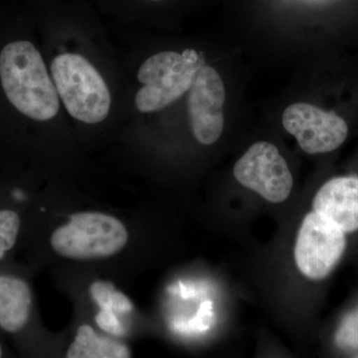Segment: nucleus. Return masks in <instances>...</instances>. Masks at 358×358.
<instances>
[{
    "label": "nucleus",
    "instance_id": "nucleus-4",
    "mask_svg": "<svg viewBox=\"0 0 358 358\" xmlns=\"http://www.w3.org/2000/svg\"><path fill=\"white\" fill-rule=\"evenodd\" d=\"M128 240V230L119 219L100 212H79L54 231L50 242L58 255L86 261L114 256Z\"/></svg>",
    "mask_w": 358,
    "mask_h": 358
},
{
    "label": "nucleus",
    "instance_id": "nucleus-16",
    "mask_svg": "<svg viewBox=\"0 0 358 358\" xmlns=\"http://www.w3.org/2000/svg\"><path fill=\"white\" fill-rule=\"evenodd\" d=\"M3 357V348H2L1 343H0V357Z\"/></svg>",
    "mask_w": 358,
    "mask_h": 358
},
{
    "label": "nucleus",
    "instance_id": "nucleus-3",
    "mask_svg": "<svg viewBox=\"0 0 358 358\" xmlns=\"http://www.w3.org/2000/svg\"><path fill=\"white\" fill-rule=\"evenodd\" d=\"M199 67L193 51H164L150 56L136 74L141 86L134 96L136 109L143 114L166 109L189 91Z\"/></svg>",
    "mask_w": 358,
    "mask_h": 358
},
{
    "label": "nucleus",
    "instance_id": "nucleus-13",
    "mask_svg": "<svg viewBox=\"0 0 358 358\" xmlns=\"http://www.w3.org/2000/svg\"><path fill=\"white\" fill-rule=\"evenodd\" d=\"M96 322L100 329L113 336H122L124 334V329L115 315L114 310H101L96 315Z\"/></svg>",
    "mask_w": 358,
    "mask_h": 358
},
{
    "label": "nucleus",
    "instance_id": "nucleus-1",
    "mask_svg": "<svg viewBox=\"0 0 358 358\" xmlns=\"http://www.w3.org/2000/svg\"><path fill=\"white\" fill-rule=\"evenodd\" d=\"M50 70L20 26L0 29V134L21 124H44L60 110Z\"/></svg>",
    "mask_w": 358,
    "mask_h": 358
},
{
    "label": "nucleus",
    "instance_id": "nucleus-11",
    "mask_svg": "<svg viewBox=\"0 0 358 358\" xmlns=\"http://www.w3.org/2000/svg\"><path fill=\"white\" fill-rule=\"evenodd\" d=\"M131 352L128 346L119 341L105 338L94 331L93 327L83 324L78 329L74 341L68 348V358H127Z\"/></svg>",
    "mask_w": 358,
    "mask_h": 358
},
{
    "label": "nucleus",
    "instance_id": "nucleus-6",
    "mask_svg": "<svg viewBox=\"0 0 358 358\" xmlns=\"http://www.w3.org/2000/svg\"><path fill=\"white\" fill-rule=\"evenodd\" d=\"M233 173L238 182L272 203L286 201L293 189L288 164L278 148L267 141L252 145L238 160Z\"/></svg>",
    "mask_w": 358,
    "mask_h": 358
},
{
    "label": "nucleus",
    "instance_id": "nucleus-15",
    "mask_svg": "<svg viewBox=\"0 0 358 358\" xmlns=\"http://www.w3.org/2000/svg\"><path fill=\"white\" fill-rule=\"evenodd\" d=\"M136 1V0H134ZM140 1L152 2V3H157V2L164 1V0H140Z\"/></svg>",
    "mask_w": 358,
    "mask_h": 358
},
{
    "label": "nucleus",
    "instance_id": "nucleus-2",
    "mask_svg": "<svg viewBox=\"0 0 358 358\" xmlns=\"http://www.w3.org/2000/svg\"><path fill=\"white\" fill-rule=\"evenodd\" d=\"M49 70L60 102L73 119L96 124L109 117V86L88 58L76 52H62L52 58Z\"/></svg>",
    "mask_w": 358,
    "mask_h": 358
},
{
    "label": "nucleus",
    "instance_id": "nucleus-12",
    "mask_svg": "<svg viewBox=\"0 0 358 358\" xmlns=\"http://www.w3.org/2000/svg\"><path fill=\"white\" fill-rule=\"evenodd\" d=\"M22 219L15 209L0 208V262L13 251L20 239Z\"/></svg>",
    "mask_w": 358,
    "mask_h": 358
},
{
    "label": "nucleus",
    "instance_id": "nucleus-9",
    "mask_svg": "<svg viewBox=\"0 0 358 358\" xmlns=\"http://www.w3.org/2000/svg\"><path fill=\"white\" fill-rule=\"evenodd\" d=\"M313 211L333 221L345 233L358 230V176L331 178L313 199Z\"/></svg>",
    "mask_w": 358,
    "mask_h": 358
},
{
    "label": "nucleus",
    "instance_id": "nucleus-14",
    "mask_svg": "<svg viewBox=\"0 0 358 358\" xmlns=\"http://www.w3.org/2000/svg\"><path fill=\"white\" fill-rule=\"evenodd\" d=\"M110 308L115 313H127L133 310V303L126 294L114 289L110 294Z\"/></svg>",
    "mask_w": 358,
    "mask_h": 358
},
{
    "label": "nucleus",
    "instance_id": "nucleus-10",
    "mask_svg": "<svg viewBox=\"0 0 358 358\" xmlns=\"http://www.w3.org/2000/svg\"><path fill=\"white\" fill-rule=\"evenodd\" d=\"M33 294L22 278L0 273V329L9 334L24 331L31 319Z\"/></svg>",
    "mask_w": 358,
    "mask_h": 358
},
{
    "label": "nucleus",
    "instance_id": "nucleus-7",
    "mask_svg": "<svg viewBox=\"0 0 358 358\" xmlns=\"http://www.w3.org/2000/svg\"><path fill=\"white\" fill-rule=\"evenodd\" d=\"M282 126L293 134L303 152L327 154L338 150L348 136V124L334 112L307 103L289 106L282 114Z\"/></svg>",
    "mask_w": 358,
    "mask_h": 358
},
{
    "label": "nucleus",
    "instance_id": "nucleus-8",
    "mask_svg": "<svg viewBox=\"0 0 358 358\" xmlns=\"http://www.w3.org/2000/svg\"><path fill=\"white\" fill-rule=\"evenodd\" d=\"M188 92V115L192 133L202 145H213L224 129L225 87L222 79L210 66H200Z\"/></svg>",
    "mask_w": 358,
    "mask_h": 358
},
{
    "label": "nucleus",
    "instance_id": "nucleus-5",
    "mask_svg": "<svg viewBox=\"0 0 358 358\" xmlns=\"http://www.w3.org/2000/svg\"><path fill=\"white\" fill-rule=\"evenodd\" d=\"M345 247V233L333 221L313 211L303 219L299 230L294 261L301 274L320 281L333 272Z\"/></svg>",
    "mask_w": 358,
    "mask_h": 358
}]
</instances>
